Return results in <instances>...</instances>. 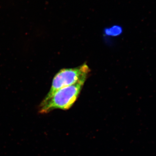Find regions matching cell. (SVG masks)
<instances>
[{
  "mask_svg": "<svg viewBox=\"0 0 156 156\" xmlns=\"http://www.w3.org/2000/svg\"><path fill=\"white\" fill-rule=\"evenodd\" d=\"M86 80H82L72 86L63 87L51 97L45 98L39 106V113L48 114L56 109H69L77 99Z\"/></svg>",
  "mask_w": 156,
  "mask_h": 156,
  "instance_id": "6da1fadb",
  "label": "cell"
},
{
  "mask_svg": "<svg viewBox=\"0 0 156 156\" xmlns=\"http://www.w3.org/2000/svg\"><path fill=\"white\" fill-rule=\"evenodd\" d=\"M90 72V69L86 63L77 67L60 70L53 78L51 89L45 98L51 97L63 87L72 86L82 80H87Z\"/></svg>",
  "mask_w": 156,
  "mask_h": 156,
  "instance_id": "7a4b0ae2",
  "label": "cell"
},
{
  "mask_svg": "<svg viewBox=\"0 0 156 156\" xmlns=\"http://www.w3.org/2000/svg\"><path fill=\"white\" fill-rule=\"evenodd\" d=\"M122 32V29L119 26H114L105 30V33L107 35L116 36Z\"/></svg>",
  "mask_w": 156,
  "mask_h": 156,
  "instance_id": "3957f363",
  "label": "cell"
}]
</instances>
